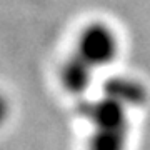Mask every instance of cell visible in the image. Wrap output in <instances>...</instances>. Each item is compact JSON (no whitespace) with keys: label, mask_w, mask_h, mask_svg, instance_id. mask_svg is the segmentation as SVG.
Listing matches in <instances>:
<instances>
[{"label":"cell","mask_w":150,"mask_h":150,"mask_svg":"<svg viewBox=\"0 0 150 150\" xmlns=\"http://www.w3.org/2000/svg\"><path fill=\"white\" fill-rule=\"evenodd\" d=\"M7 112H8V107H7V102H5V98L0 95V123L4 122L7 118Z\"/></svg>","instance_id":"3"},{"label":"cell","mask_w":150,"mask_h":150,"mask_svg":"<svg viewBox=\"0 0 150 150\" xmlns=\"http://www.w3.org/2000/svg\"><path fill=\"white\" fill-rule=\"evenodd\" d=\"M118 52V38L103 23H92L79 38V54L92 67L110 64Z\"/></svg>","instance_id":"1"},{"label":"cell","mask_w":150,"mask_h":150,"mask_svg":"<svg viewBox=\"0 0 150 150\" xmlns=\"http://www.w3.org/2000/svg\"><path fill=\"white\" fill-rule=\"evenodd\" d=\"M92 67L90 64H87L80 55L74 57L69 60V64L64 67V83L67 88L72 92H82L85 90L88 83H90L92 77Z\"/></svg>","instance_id":"2"}]
</instances>
